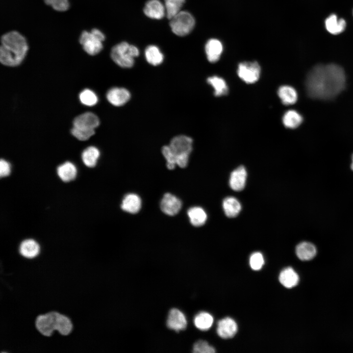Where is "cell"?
<instances>
[{
	"instance_id": "cell-17",
	"label": "cell",
	"mask_w": 353,
	"mask_h": 353,
	"mask_svg": "<svg viewBox=\"0 0 353 353\" xmlns=\"http://www.w3.org/2000/svg\"><path fill=\"white\" fill-rule=\"evenodd\" d=\"M223 51L221 41L217 39H210L205 45V52L207 60L211 63L218 61Z\"/></svg>"
},
{
	"instance_id": "cell-24",
	"label": "cell",
	"mask_w": 353,
	"mask_h": 353,
	"mask_svg": "<svg viewBox=\"0 0 353 353\" xmlns=\"http://www.w3.org/2000/svg\"><path fill=\"white\" fill-rule=\"evenodd\" d=\"M279 280L284 287L291 288L297 285L299 277L297 273L291 267L283 270L279 274Z\"/></svg>"
},
{
	"instance_id": "cell-31",
	"label": "cell",
	"mask_w": 353,
	"mask_h": 353,
	"mask_svg": "<svg viewBox=\"0 0 353 353\" xmlns=\"http://www.w3.org/2000/svg\"><path fill=\"white\" fill-rule=\"evenodd\" d=\"M166 16L169 20L181 11L185 0H164Z\"/></svg>"
},
{
	"instance_id": "cell-38",
	"label": "cell",
	"mask_w": 353,
	"mask_h": 353,
	"mask_svg": "<svg viewBox=\"0 0 353 353\" xmlns=\"http://www.w3.org/2000/svg\"><path fill=\"white\" fill-rule=\"evenodd\" d=\"M11 172V165L10 163L4 159H1L0 161V176L1 177H5L9 175Z\"/></svg>"
},
{
	"instance_id": "cell-15",
	"label": "cell",
	"mask_w": 353,
	"mask_h": 353,
	"mask_svg": "<svg viewBox=\"0 0 353 353\" xmlns=\"http://www.w3.org/2000/svg\"><path fill=\"white\" fill-rule=\"evenodd\" d=\"M237 331V325L232 319L227 317L219 321L217 325V332L222 338L227 339L233 337Z\"/></svg>"
},
{
	"instance_id": "cell-7",
	"label": "cell",
	"mask_w": 353,
	"mask_h": 353,
	"mask_svg": "<svg viewBox=\"0 0 353 353\" xmlns=\"http://www.w3.org/2000/svg\"><path fill=\"white\" fill-rule=\"evenodd\" d=\"M261 68L256 61H244L240 63L237 69L238 77L247 84H253L259 79Z\"/></svg>"
},
{
	"instance_id": "cell-10",
	"label": "cell",
	"mask_w": 353,
	"mask_h": 353,
	"mask_svg": "<svg viewBox=\"0 0 353 353\" xmlns=\"http://www.w3.org/2000/svg\"><path fill=\"white\" fill-rule=\"evenodd\" d=\"M73 124L74 127L95 130L100 125V120L94 113L87 112L76 117L74 119Z\"/></svg>"
},
{
	"instance_id": "cell-37",
	"label": "cell",
	"mask_w": 353,
	"mask_h": 353,
	"mask_svg": "<svg viewBox=\"0 0 353 353\" xmlns=\"http://www.w3.org/2000/svg\"><path fill=\"white\" fill-rule=\"evenodd\" d=\"M193 352L195 353H214L215 352V350L206 341L199 340L194 345Z\"/></svg>"
},
{
	"instance_id": "cell-13",
	"label": "cell",
	"mask_w": 353,
	"mask_h": 353,
	"mask_svg": "<svg viewBox=\"0 0 353 353\" xmlns=\"http://www.w3.org/2000/svg\"><path fill=\"white\" fill-rule=\"evenodd\" d=\"M167 326L169 328L178 331L186 328L187 321L182 312L176 308H173L169 311Z\"/></svg>"
},
{
	"instance_id": "cell-36",
	"label": "cell",
	"mask_w": 353,
	"mask_h": 353,
	"mask_svg": "<svg viewBox=\"0 0 353 353\" xmlns=\"http://www.w3.org/2000/svg\"><path fill=\"white\" fill-rule=\"evenodd\" d=\"M264 264L263 255L259 252H255L252 254L250 258V265L253 270H259Z\"/></svg>"
},
{
	"instance_id": "cell-4",
	"label": "cell",
	"mask_w": 353,
	"mask_h": 353,
	"mask_svg": "<svg viewBox=\"0 0 353 353\" xmlns=\"http://www.w3.org/2000/svg\"><path fill=\"white\" fill-rule=\"evenodd\" d=\"M139 55L138 49L127 42H123L115 45L111 49L110 56L119 66L130 68L134 63V58Z\"/></svg>"
},
{
	"instance_id": "cell-20",
	"label": "cell",
	"mask_w": 353,
	"mask_h": 353,
	"mask_svg": "<svg viewBox=\"0 0 353 353\" xmlns=\"http://www.w3.org/2000/svg\"><path fill=\"white\" fill-rule=\"evenodd\" d=\"M277 95L282 103L286 105L294 104L298 100V93L295 89L287 85L280 86Z\"/></svg>"
},
{
	"instance_id": "cell-39",
	"label": "cell",
	"mask_w": 353,
	"mask_h": 353,
	"mask_svg": "<svg viewBox=\"0 0 353 353\" xmlns=\"http://www.w3.org/2000/svg\"><path fill=\"white\" fill-rule=\"evenodd\" d=\"M41 335H42V334L40 333V334L39 335V336L35 340H34V344H36V342H37V341H38V340L39 339V338H40V337H41ZM32 342H33V341H32ZM23 343H24V342H23ZM29 344H30V348H31L32 343L31 342V343H30V340H29ZM23 345H24V344H23V346H22V347H20V348H17V350L20 349V350L21 349V348L23 349V350H22V351H24V350H26V349L27 348L28 344H27L26 343V344H25V346H23Z\"/></svg>"
},
{
	"instance_id": "cell-35",
	"label": "cell",
	"mask_w": 353,
	"mask_h": 353,
	"mask_svg": "<svg viewBox=\"0 0 353 353\" xmlns=\"http://www.w3.org/2000/svg\"><path fill=\"white\" fill-rule=\"evenodd\" d=\"M44 1L55 10L60 12L67 10L70 6L68 0H44Z\"/></svg>"
},
{
	"instance_id": "cell-12",
	"label": "cell",
	"mask_w": 353,
	"mask_h": 353,
	"mask_svg": "<svg viewBox=\"0 0 353 353\" xmlns=\"http://www.w3.org/2000/svg\"><path fill=\"white\" fill-rule=\"evenodd\" d=\"M19 252L23 257L32 259L39 255L40 246L35 240L27 239L23 240L20 244Z\"/></svg>"
},
{
	"instance_id": "cell-6",
	"label": "cell",
	"mask_w": 353,
	"mask_h": 353,
	"mask_svg": "<svg viewBox=\"0 0 353 353\" xmlns=\"http://www.w3.org/2000/svg\"><path fill=\"white\" fill-rule=\"evenodd\" d=\"M170 26L172 32L179 36L189 34L194 28L195 20L189 12L180 11L171 19Z\"/></svg>"
},
{
	"instance_id": "cell-1",
	"label": "cell",
	"mask_w": 353,
	"mask_h": 353,
	"mask_svg": "<svg viewBox=\"0 0 353 353\" xmlns=\"http://www.w3.org/2000/svg\"><path fill=\"white\" fill-rule=\"evenodd\" d=\"M346 76L342 68L335 64H318L308 73L305 80L307 94L320 100L333 99L345 88Z\"/></svg>"
},
{
	"instance_id": "cell-5",
	"label": "cell",
	"mask_w": 353,
	"mask_h": 353,
	"mask_svg": "<svg viewBox=\"0 0 353 353\" xmlns=\"http://www.w3.org/2000/svg\"><path fill=\"white\" fill-rule=\"evenodd\" d=\"M104 39L105 36L100 30L93 28L90 31H83L80 35L79 42L87 54L95 55L102 50Z\"/></svg>"
},
{
	"instance_id": "cell-41",
	"label": "cell",
	"mask_w": 353,
	"mask_h": 353,
	"mask_svg": "<svg viewBox=\"0 0 353 353\" xmlns=\"http://www.w3.org/2000/svg\"><path fill=\"white\" fill-rule=\"evenodd\" d=\"M16 331H17V330H16ZM14 336H15V335H14ZM13 338H14V337H13ZM9 347H10V346H9ZM9 348H8V349H9ZM8 350H7V352H8Z\"/></svg>"
},
{
	"instance_id": "cell-18",
	"label": "cell",
	"mask_w": 353,
	"mask_h": 353,
	"mask_svg": "<svg viewBox=\"0 0 353 353\" xmlns=\"http://www.w3.org/2000/svg\"><path fill=\"white\" fill-rule=\"evenodd\" d=\"M327 30L332 35H338L343 32L346 26V22L343 18H338L335 14H330L325 22Z\"/></svg>"
},
{
	"instance_id": "cell-19",
	"label": "cell",
	"mask_w": 353,
	"mask_h": 353,
	"mask_svg": "<svg viewBox=\"0 0 353 353\" xmlns=\"http://www.w3.org/2000/svg\"><path fill=\"white\" fill-rule=\"evenodd\" d=\"M141 207V200L135 194H128L123 200L121 208L127 212L135 214L139 212Z\"/></svg>"
},
{
	"instance_id": "cell-27",
	"label": "cell",
	"mask_w": 353,
	"mask_h": 353,
	"mask_svg": "<svg viewBox=\"0 0 353 353\" xmlns=\"http://www.w3.org/2000/svg\"><path fill=\"white\" fill-rule=\"evenodd\" d=\"M145 56L147 61L153 66L160 65L164 60L163 53L159 48L155 45H150L146 48Z\"/></svg>"
},
{
	"instance_id": "cell-34",
	"label": "cell",
	"mask_w": 353,
	"mask_h": 353,
	"mask_svg": "<svg viewBox=\"0 0 353 353\" xmlns=\"http://www.w3.org/2000/svg\"><path fill=\"white\" fill-rule=\"evenodd\" d=\"M71 133L78 140L85 141L95 134V130L85 129L73 126L71 129Z\"/></svg>"
},
{
	"instance_id": "cell-29",
	"label": "cell",
	"mask_w": 353,
	"mask_h": 353,
	"mask_svg": "<svg viewBox=\"0 0 353 353\" xmlns=\"http://www.w3.org/2000/svg\"><path fill=\"white\" fill-rule=\"evenodd\" d=\"M100 155V151L94 146H89L82 152L81 158L83 163L88 167H95Z\"/></svg>"
},
{
	"instance_id": "cell-3",
	"label": "cell",
	"mask_w": 353,
	"mask_h": 353,
	"mask_svg": "<svg viewBox=\"0 0 353 353\" xmlns=\"http://www.w3.org/2000/svg\"><path fill=\"white\" fill-rule=\"evenodd\" d=\"M35 325L37 330L46 336H50L55 330L66 336L70 334L73 329L71 319L56 311L38 315L36 318Z\"/></svg>"
},
{
	"instance_id": "cell-26",
	"label": "cell",
	"mask_w": 353,
	"mask_h": 353,
	"mask_svg": "<svg viewBox=\"0 0 353 353\" xmlns=\"http://www.w3.org/2000/svg\"><path fill=\"white\" fill-rule=\"evenodd\" d=\"M191 224L195 227L203 225L207 220V214L205 211L200 207H192L187 211Z\"/></svg>"
},
{
	"instance_id": "cell-25",
	"label": "cell",
	"mask_w": 353,
	"mask_h": 353,
	"mask_svg": "<svg viewBox=\"0 0 353 353\" xmlns=\"http://www.w3.org/2000/svg\"><path fill=\"white\" fill-rule=\"evenodd\" d=\"M223 207L226 215L229 218L237 216L241 209L240 203L233 197L226 198L223 202Z\"/></svg>"
},
{
	"instance_id": "cell-8",
	"label": "cell",
	"mask_w": 353,
	"mask_h": 353,
	"mask_svg": "<svg viewBox=\"0 0 353 353\" xmlns=\"http://www.w3.org/2000/svg\"><path fill=\"white\" fill-rule=\"evenodd\" d=\"M192 139L187 136L180 135L173 138L169 146L176 157V162L177 157L189 156L192 151Z\"/></svg>"
},
{
	"instance_id": "cell-14",
	"label": "cell",
	"mask_w": 353,
	"mask_h": 353,
	"mask_svg": "<svg viewBox=\"0 0 353 353\" xmlns=\"http://www.w3.org/2000/svg\"><path fill=\"white\" fill-rule=\"evenodd\" d=\"M143 11L150 18L159 20L166 15L164 4L159 0H149L145 4Z\"/></svg>"
},
{
	"instance_id": "cell-23",
	"label": "cell",
	"mask_w": 353,
	"mask_h": 353,
	"mask_svg": "<svg viewBox=\"0 0 353 353\" xmlns=\"http://www.w3.org/2000/svg\"><path fill=\"white\" fill-rule=\"evenodd\" d=\"M57 173L62 181L69 182L76 178L77 174V169L73 163L67 161L57 167Z\"/></svg>"
},
{
	"instance_id": "cell-22",
	"label": "cell",
	"mask_w": 353,
	"mask_h": 353,
	"mask_svg": "<svg viewBox=\"0 0 353 353\" xmlns=\"http://www.w3.org/2000/svg\"><path fill=\"white\" fill-rule=\"evenodd\" d=\"M207 82L213 88L215 96L221 97L227 94L228 87L223 78L218 76H212L207 78Z\"/></svg>"
},
{
	"instance_id": "cell-11",
	"label": "cell",
	"mask_w": 353,
	"mask_h": 353,
	"mask_svg": "<svg viewBox=\"0 0 353 353\" xmlns=\"http://www.w3.org/2000/svg\"><path fill=\"white\" fill-rule=\"evenodd\" d=\"M182 203L179 199L170 194H165L160 203L162 211L169 216L177 214L181 208Z\"/></svg>"
},
{
	"instance_id": "cell-16",
	"label": "cell",
	"mask_w": 353,
	"mask_h": 353,
	"mask_svg": "<svg viewBox=\"0 0 353 353\" xmlns=\"http://www.w3.org/2000/svg\"><path fill=\"white\" fill-rule=\"evenodd\" d=\"M247 176V171L243 166L235 169L230 176L229 184L230 188L236 191L242 190L246 184Z\"/></svg>"
},
{
	"instance_id": "cell-2",
	"label": "cell",
	"mask_w": 353,
	"mask_h": 353,
	"mask_svg": "<svg viewBox=\"0 0 353 353\" xmlns=\"http://www.w3.org/2000/svg\"><path fill=\"white\" fill-rule=\"evenodd\" d=\"M0 61L3 65L15 67L24 60L28 50L25 37L17 31H10L1 37Z\"/></svg>"
},
{
	"instance_id": "cell-40",
	"label": "cell",
	"mask_w": 353,
	"mask_h": 353,
	"mask_svg": "<svg viewBox=\"0 0 353 353\" xmlns=\"http://www.w3.org/2000/svg\"><path fill=\"white\" fill-rule=\"evenodd\" d=\"M351 168L353 171V154L352 157V163L351 164Z\"/></svg>"
},
{
	"instance_id": "cell-32",
	"label": "cell",
	"mask_w": 353,
	"mask_h": 353,
	"mask_svg": "<svg viewBox=\"0 0 353 353\" xmlns=\"http://www.w3.org/2000/svg\"><path fill=\"white\" fill-rule=\"evenodd\" d=\"M79 99L82 104L88 106H94L98 101V97L96 94L89 89L83 90L79 93Z\"/></svg>"
},
{
	"instance_id": "cell-33",
	"label": "cell",
	"mask_w": 353,
	"mask_h": 353,
	"mask_svg": "<svg viewBox=\"0 0 353 353\" xmlns=\"http://www.w3.org/2000/svg\"><path fill=\"white\" fill-rule=\"evenodd\" d=\"M162 153L167 161V167L169 170L175 169L176 162V157L171 151L169 146H164L162 148Z\"/></svg>"
},
{
	"instance_id": "cell-28",
	"label": "cell",
	"mask_w": 353,
	"mask_h": 353,
	"mask_svg": "<svg viewBox=\"0 0 353 353\" xmlns=\"http://www.w3.org/2000/svg\"><path fill=\"white\" fill-rule=\"evenodd\" d=\"M303 122L302 115L295 110H289L282 117V123L287 128L294 129L298 127Z\"/></svg>"
},
{
	"instance_id": "cell-9",
	"label": "cell",
	"mask_w": 353,
	"mask_h": 353,
	"mask_svg": "<svg viewBox=\"0 0 353 353\" xmlns=\"http://www.w3.org/2000/svg\"><path fill=\"white\" fill-rule=\"evenodd\" d=\"M130 93L128 90L122 87H113L106 93L108 102L115 106L125 105L130 99Z\"/></svg>"
},
{
	"instance_id": "cell-30",
	"label": "cell",
	"mask_w": 353,
	"mask_h": 353,
	"mask_svg": "<svg viewBox=\"0 0 353 353\" xmlns=\"http://www.w3.org/2000/svg\"><path fill=\"white\" fill-rule=\"evenodd\" d=\"M194 322L198 328L205 330L210 328L212 325L213 318L208 313L201 312L195 316Z\"/></svg>"
},
{
	"instance_id": "cell-21",
	"label": "cell",
	"mask_w": 353,
	"mask_h": 353,
	"mask_svg": "<svg viewBox=\"0 0 353 353\" xmlns=\"http://www.w3.org/2000/svg\"><path fill=\"white\" fill-rule=\"evenodd\" d=\"M296 254L298 257L303 261L309 260L316 254V247L311 243L302 242L296 247Z\"/></svg>"
}]
</instances>
